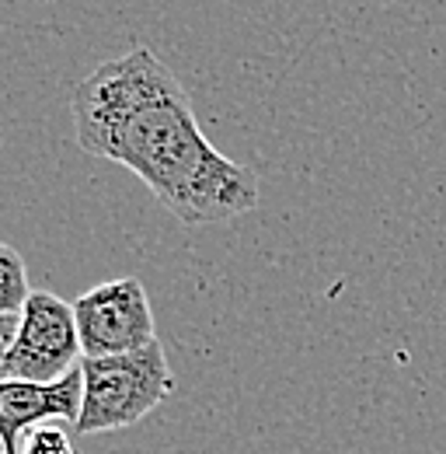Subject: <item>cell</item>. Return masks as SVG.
<instances>
[{
    "label": "cell",
    "mask_w": 446,
    "mask_h": 454,
    "mask_svg": "<svg viewBox=\"0 0 446 454\" xmlns=\"http://www.w3.org/2000/svg\"><path fill=\"white\" fill-rule=\"evenodd\" d=\"M32 297L25 259L14 245L0 241V318H18Z\"/></svg>",
    "instance_id": "8992f818"
},
{
    "label": "cell",
    "mask_w": 446,
    "mask_h": 454,
    "mask_svg": "<svg viewBox=\"0 0 446 454\" xmlns=\"http://www.w3.org/2000/svg\"><path fill=\"white\" fill-rule=\"evenodd\" d=\"M84 356L73 304L50 290H32L25 311L18 315V333L7 353V378L56 385L73 374Z\"/></svg>",
    "instance_id": "3957f363"
},
{
    "label": "cell",
    "mask_w": 446,
    "mask_h": 454,
    "mask_svg": "<svg viewBox=\"0 0 446 454\" xmlns=\"http://www.w3.org/2000/svg\"><path fill=\"white\" fill-rule=\"evenodd\" d=\"M21 454H77V451H73V444H70V437H66L63 427L46 423V427H39V430H32L25 437Z\"/></svg>",
    "instance_id": "52a82bcc"
},
{
    "label": "cell",
    "mask_w": 446,
    "mask_h": 454,
    "mask_svg": "<svg viewBox=\"0 0 446 454\" xmlns=\"http://www.w3.org/2000/svg\"><path fill=\"white\" fill-rule=\"evenodd\" d=\"M73 315H77L84 360L122 356L158 342L154 308L147 286L136 277H119L84 290L73 301Z\"/></svg>",
    "instance_id": "277c9868"
},
{
    "label": "cell",
    "mask_w": 446,
    "mask_h": 454,
    "mask_svg": "<svg viewBox=\"0 0 446 454\" xmlns=\"http://www.w3.org/2000/svg\"><path fill=\"white\" fill-rule=\"evenodd\" d=\"M0 454H7V451H0Z\"/></svg>",
    "instance_id": "9c48e42d"
},
{
    "label": "cell",
    "mask_w": 446,
    "mask_h": 454,
    "mask_svg": "<svg viewBox=\"0 0 446 454\" xmlns=\"http://www.w3.org/2000/svg\"><path fill=\"white\" fill-rule=\"evenodd\" d=\"M14 333H18V318H0V381L7 378V353H11Z\"/></svg>",
    "instance_id": "ba28073f"
},
{
    "label": "cell",
    "mask_w": 446,
    "mask_h": 454,
    "mask_svg": "<svg viewBox=\"0 0 446 454\" xmlns=\"http://www.w3.org/2000/svg\"><path fill=\"white\" fill-rule=\"evenodd\" d=\"M70 113L77 147L129 168L181 224H220L258 207V175L206 140L188 91L147 46L95 67Z\"/></svg>",
    "instance_id": "6da1fadb"
},
{
    "label": "cell",
    "mask_w": 446,
    "mask_h": 454,
    "mask_svg": "<svg viewBox=\"0 0 446 454\" xmlns=\"http://www.w3.org/2000/svg\"><path fill=\"white\" fill-rule=\"evenodd\" d=\"M81 398H84L81 367L56 385L4 378L0 381V451L21 454L25 437L46 423H56V419L77 423Z\"/></svg>",
    "instance_id": "5b68a950"
},
{
    "label": "cell",
    "mask_w": 446,
    "mask_h": 454,
    "mask_svg": "<svg viewBox=\"0 0 446 454\" xmlns=\"http://www.w3.org/2000/svg\"><path fill=\"white\" fill-rule=\"evenodd\" d=\"M81 378H84V398H81V416L73 423L81 437L126 430L147 419L174 392V374L167 367L161 340L136 353L81 360Z\"/></svg>",
    "instance_id": "7a4b0ae2"
}]
</instances>
